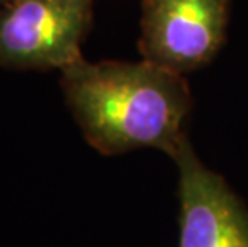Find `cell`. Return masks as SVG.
<instances>
[{
    "label": "cell",
    "mask_w": 248,
    "mask_h": 247,
    "mask_svg": "<svg viewBox=\"0 0 248 247\" xmlns=\"http://www.w3.org/2000/svg\"><path fill=\"white\" fill-rule=\"evenodd\" d=\"M61 76L74 119L101 154L157 148L173 157L187 141L184 122L192 97L183 74L144 60L90 63L82 58Z\"/></svg>",
    "instance_id": "obj_1"
},
{
    "label": "cell",
    "mask_w": 248,
    "mask_h": 247,
    "mask_svg": "<svg viewBox=\"0 0 248 247\" xmlns=\"http://www.w3.org/2000/svg\"><path fill=\"white\" fill-rule=\"evenodd\" d=\"M93 0H12L0 8V66L60 69L82 60Z\"/></svg>",
    "instance_id": "obj_2"
},
{
    "label": "cell",
    "mask_w": 248,
    "mask_h": 247,
    "mask_svg": "<svg viewBox=\"0 0 248 247\" xmlns=\"http://www.w3.org/2000/svg\"><path fill=\"white\" fill-rule=\"evenodd\" d=\"M228 19L229 0H142V60L184 76L216 55Z\"/></svg>",
    "instance_id": "obj_3"
},
{
    "label": "cell",
    "mask_w": 248,
    "mask_h": 247,
    "mask_svg": "<svg viewBox=\"0 0 248 247\" xmlns=\"http://www.w3.org/2000/svg\"><path fill=\"white\" fill-rule=\"evenodd\" d=\"M179 169L178 247H248V209L189 140L171 157Z\"/></svg>",
    "instance_id": "obj_4"
},
{
    "label": "cell",
    "mask_w": 248,
    "mask_h": 247,
    "mask_svg": "<svg viewBox=\"0 0 248 247\" xmlns=\"http://www.w3.org/2000/svg\"><path fill=\"white\" fill-rule=\"evenodd\" d=\"M8 2H12V0H0V8L5 7V5H7Z\"/></svg>",
    "instance_id": "obj_5"
}]
</instances>
